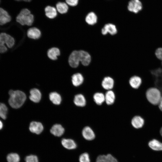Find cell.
Wrapping results in <instances>:
<instances>
[{"instance_id":"cell-40","label":"cell","mask_w":162,"mask_h":162,"mask_svg":"<svg viewBox=\"0 0 162 162\" xmlns=\"http://www.w3.org/2000/svg\"><path fill=\"white\" fill-rule=\"evenodd\" d=\"M161 64H162V62H161Z\"/></svg>"},{"instance_id":"cell-33","label":"cell","mask_w":162,"mask_h":162,"mask_svg":"<svg viewBox=\"0 0 162 162\" xmlns=\"http://www.w3.org/2000/svg\"><path fill=\"white\" fill-rule=\"evenodd\" d=\"M96 162H107L106 155H100L97 158Z\"/></svg>"},{"instance_id":"cell-32","label":"cell","mask_w":162,"mask_h":162,"mask_svg":"<svg viewBox=\"0 0 162 162\" xmlns=\"http://www.w3.org/2000/svg\"><path fill=\"white\" fill-rule=\"evenodd\" d=\"M155 55L156 58L162 61V47L157 48L155 52Z\"/></svg>"},{"instance_id":"cell-31","label":"cell","mask_w":162,"mask_h":162,"mask_svg":"<svg viewBox=\"0 0 162 162\" xmlns=\"http://www.w3.org/2000/svg\"><path fill=\"white\" fill-rule=\"evenodd\" d=\"M25 160L26 162H38L37 157L34 155H30L26 156Z\"/></svg>"},{"instance_id":"cell-24","label":"cell","mask_w":162,"mask_h":162,"mask_svg":"<svg viewBox=\"0 0 162 162\" xmlns=\"http://www.w3.org/2000/svg\"><path fill=\"white\" fill-rule=\"evenodd\" d=\"M148 145L149 147L154 150H162V143L156 139H154L150 141Z\"/></svg>"},{"instance_id":"cell-25","label":"cell","mask_w":162,"mask_h":162,"mask_svg":"<svg viewBox=\"0 0 162 162\" xmlns=\"http://www.w3.org/2000/svg\"><path fill=\"white\" fill-rule=\"evenodd\" d=\"M56 7L57 10L61 14H66L68 10V4L64 2H58L56 4Z\"/></svg>"},{"instance_id":"cell-15","label":"cell","mask_w":162,"mask_h":162,"mask_svg":"<svg viewBox=\"0 0 162 162\" xmlns=\"http://www.w3.org/2000/svg\"><path fill=\"white\" fill-rule=\"evenodd\" d=\"M114 81L113 79L109 76H106L103 80L101 85L103 88L108 90H111L114 86Z\"/></svg>"},{"instance_id":"cell-18","label":"cell","mask_w":162,"mask_h":162,"mask_svg":"<svg viewBox=\"0 0 162 162\" xmlns=\"http://www.w3.org/2000/svg\"><path fill=\"white\" fill-rule=\"evenodd\" d=\"M64 128L60 124H56L54 125L50 130L51 133L56 136H60L64 134Z\"/></svg>"},{"instance_id":"cell-7","label":"cell","mask_w":162,"mask_h":162,"mask_svg":"<svg viewBox=\"0 0 162 162\" xmlns=\"http://www.w3.org/2000/svg\"><path fill=\"white\" fill-rule=\"evenodd\" d=\"M101 32L104 35H106L108 33L111 35H114L117 33V29L116 26L111 23L105 24L101 28Z\"/></svg>"},{"instance_id":"cell-39","label":"cell","mask_w":162,"mask_h":162,"mask_svg":"<svg viewBox=\"0 0 162 162\" xmlns=\"http://www.w3.org/2000/svg\"><path fill=\"white\" fill-rule=\"evenodd\" d=\"M160 134L161 136L162 137V127L161 128L160 130Z\"/></svg>"},{"instance_id":"cell-11","label":"cell","mask_w":162,"mask_h":162,"mask_svg":"<svg viewBox=\"0 0 162 162\" xmlns=\"http://www.w3.org/2000/svg\"><path fill=\"white\" fill-rule=\"evenodd\" d=\"M47 57L50 60L55 61L58 59V57L61 54L59 49L56 47H53L49 48L47 52Z\"/></svg>"},{"instance_id":"cell-17","label":"cell","mask_w":162,"mask_h":162,"mask_svg":"<svg viewBox=\"0 0 162 162\" xmlns=\"http://www.w3.org/2000/svg\"><path fill=\"white\" fill-rule=\"evenodd\" d=\"M46 16L50 19H53L57 15L56 9L54 7L50 5L46 6L44 9Z\"/></svg>"},{"instance_id":"cell-9","label":"cell","mask_w":162,"mask_h":162,"mask_svg":"<svg viewBox=\"0 0 162 162\" xmlns=\"http://www.w3.org/2000/svg\"><path fill=\"white\" fill-rule=\"evenodd\" d=\"M132 126L134 128L138 129L141 128L145 123V120L141 116L138 115L134 116L131 120Z\"/></svg>"},{"instance_id":"cell-23","label":"cell","mask_w":162,"mask_h":162,"mask_svg":"<svg viewBox=\"0 0 162 162\" xmlns=\"http://www.w3.org/2000/svg\"><path fill=\"white\" fill-rule=\"evenodd\" d=\"M98 18L96 14L93 12L89 13L85 18L86 22L89 25H93L97 22Z\"/></svg>"},{"instance_id":"cell-6","label":"cell","mask_w":162,"mask_h":162,"mask_svg":"<svg viewBox=\"0 0 162 162\" xmlns=\"http://www.w3.org/2000/svg\"><path fill=\"white\" fill-rule=\"evenodd\" d=\"M142 8V3L139 0H131L129 2L128 7L129 11L135 14L140 11Z\"/></svg>"},{"instance_id":"cell-41","label":"cell","mask_w":162,"mask_h":162,"mask_svg":"<svg viewBox=\"0 0 162 162\" xmlns=\"http://www.w3.org/2000/svg\"></svg>"},{"instance_id":"cell-37","label":"cell","mask_w":162,"mask_h":162,"mask_svg":"<svg viewBox=\"0 0 162 162\" xmlns=\"http://www.w3.org/2000/svg\"><path fill=\"white\" fill-rule=\"evenodd\" d=\"M14 0L17 2H20V1H23L25 2H30L32 0Z\"/></svg>"},{"instance_id":"cell-36","label":"cell","mask_w":162,"mask_h":162,"mask_svg":"<svg viewBox=\"0 0 162 162\" xmlns=\"http://www.w3.org/2000/svg\"><path fill=\"white\" fill-rule=\"evenodd\" d=\"M158 106L160 110L162 111V96L160 99L159 103L158 105Z\"/></svg>"},{"instance_id":"cell-1","label":"cell","mask_w":162,"mask_h":162,"mask_svg":"<svg viewBox=\"0 0 162 162\" xmlns=\"http://www.w3.org/2000/svg\"><path fill=\"white\" fill-rule=\"evenodd\" d=\"M8 94L10 96L8 103L13 108L17 109L21 107L26 99L25 93L20 90H10L9 91Z\"/></svg>"},{"instance_id":"cell-16","label":"cell","mask_w":162,"mask_h":162,"mask_svg":"<svg viewBox=\"0 0 162 162\" xmlns=\"http://www.w3.org/2000/svg\"><path fill=\"white\" fill-rule=\"evenodd\" d=\"M30 99L34 103H38L40 100L41 94L40 91L38 89L33 88L31 89L30 92Z\"/></svg>"},{"instance_id":"cell-21","label":"cell","mask_w":162,"mask_h":162,"mask_svg":"<svg viewBox=\"0 0 162 162\" xmlns=\"http://www.w3.org/2000/svg\"><path fill=\"white\" fill-rule=\"evenodd\" d=\"M74 103L77 106H84L86 104V100L85 97L81 94L75 95L74 100Z\"/></svg>"},{"instance_id":"cell-14","label":"cell","mask_w":162,"mask_h":162,"mask_svg":"<svg viewBox=\"0 0 162 162\" xmlns=\"http://www.w3.org/2000/svg\"><path fill=\"white\" fill-rule=\"evenodd\" d=\"M82 134L84 138L87 140H92L95 137V134L94 131L89 126H86L83 128Z\"/></svg>"},{"instance_id":"cell-20","label":"cell","mask_w":162,"mask_h":162,"mask_svg":"<svg viewBox=\"0 0 162 162\" xmlns=\"http://www.w3.org/2000/svg\"><path fill=\"white\" fill-rule=\"evenodd\" d=\"M63 146L68 149H73L76 147L77 145L73 140L69 139H63L61 141Z\"/></svg>"},{"instance_id":"cell-2","label":"cell","mask_w":162,"mask_h":162,"mask_svg":"<svg viewBox=\"0 0 162 162\" xmlns=\"http://www.w3.org/2000/svg\"><path fill=\"white\" fill-rule=\"evenodd\" d=\"M16 21L22 26H30L34 21V16L28 8L21 10L16 17Z\"/></svg>"},{"instance_id":"cell-19","label":"cell","mask_w":162,"mask_h":162,"mask_svg":"<svg viewBox=\"0 0 162 162\" xmlns=\"http://www.w3.org/2000/svg\"><path fill=\"white\" fill-rule=\"evenodd\" d=\"M71 81L73 85L77 87L83 83L84 77L83 75L80 73H75L71 76Z\"/></svg>"},{"instance_id":"cell-34","label":"cell","mask_w":162,"mask_h":162,"mask_svg":"<svg viewBox=\"0 0 162 162\" xmlns=\"http://www.w3.org/2000/svg\"><path fill=\"white\" fill-rule=\"evenodd\" d=\"M79 0H65L67 4L71 6H76Z\"/></svg>"},{"instance_id":"cell-8","label":"cell","mask_w":162,"mask_h":162,"mask_svg":"<svg viewBox=\"0 0 162 162\" xmlns=\"http://www.w3.org/2000/svg\"><path fill=\"white\" fill-rule=\"evenodd\" d=\"M26 34L28 38L35 40L40 38L41 35V33L39 28L34 27L29 28L27 30Z\"/></svg>"},{"instance_id":"cell-29","label":"cell","mask_w":162,"mask_h":162,"mask_svg":"<svg viewBox=\"0 0 162 162\" xmlns=\"http://www.w3.org/2000/svg\"><path fill=\"white\" fill-rule=\"evenodd\" d=\"M20 158L19 155L16 153H11L7 157L8 162H19Z\"/></svg>"},{"instance_id":"cell-4","label":"cell","mask_w":162,"mask_h":162,"mask_svg":"<svg viewBox=\"0 0 162 162\" xmlns=\"http://www.w3.org/2000/svg\"><path fill=\"white\" fill-rule=\"evenodd\" d=\"M162 96L160 90L156 87L149 88L146 92V97L147 100L154 105L158 104Z\"/></svg>"},{"instance_id":"cell-26","label":"cell","mask_w":162,"mask_h":162,"mask_svg":"<svg viewBox=\"0 0 162 162\" xmlns=\"http://www.w3.org/2000/svg\"><path fill=\"white\" fill-rule=\"evenodd\" d=\"M49 98L51 101L56 105L60 104L62 101L60 95L56 92H52L50 94Z\"/></svg>"},{"instance_id":"cell-3","label":"cell","mask_w":162,"mask_h":162,"mask_svg":"<svg viewBox=\"0 0 162 162\" xmlns=\"http://www.w3.org/2000/svg\"><path fill=\"white\" fill-rule=\"evenodd\" d=\"M15 42L14 38L10 35L5 33H0V53L6 52L7 47L9 48L12 47Z\"/></svg>"},{"instance_id":"cell-28","label":"cell","mask_w":162,"mask_h":162,"mask_svg":"<svg viewBox=\"0 0 162 162\" xmlns=\"http://www.w3.org/2000/svg\"><path fill=\"white\" fill-rule=\"evenodd\" d=\"M8 109L6 105L2 103H0V117L3 119L7 118Z\"/></svg>"},{"instance_id":"cell-13","label":"cell","mask_w":162,"mask_h":162,"mask_svg":"<svg viewBox=\"0 0 162 162\" xmlns=\"http://www.w3.org/2000/svg\"><path fill=\"white\" fill-rule=\"evenodd\" d=\"M11 20V16L8 12L0 7V25H3L10 22Z\"/></svg>"},{"instance_id":"cell-22","label":"cell","mask_w":162,"mask_h":162,"mask_svg":"<svg viewBox=\"0 0 162 162\" xmlns=\"http://www.w3.org/2000/svg\"><path fill=\"white\" fill-rule=\"evenodd\" d=\"M105 95V102L108 105H111L114 102L115 95L114 92L112 90H108Z\"/></svg>"},{"instance_id":"cell-35","label":"cell","mask_w":162,"mask_h":162,"mask_svg":"<svg viewBox=\"0 0 162 162\" xmlns=\"http://www.w3.org/2000/svg\"><path fill=\"white\" fill-rule=\"evenodd\" d=\"M106 155L107 162H118L117 160L111 154H108Z\"/></svg>"},{"instance_id":"cell-10","label":"cell","mask_w":162,"mask_h":162,"mask_svg":"<svg viewBox=\"0 0 162 162\" xmlns=\"http://www.w3.org/2000/svg\"><path fill=\"white\" fill-rule=\"evenodd\" d=\"M142 79L140 76L134 75L131 76L129 80V83L130 87L133 89H138L141 85Z\"/></svg>"},{"instance_id":"cell-38","label":"cell","mask_w":162,"mask_h":162,"mask_svg":"<svg viewBox=\"0 0 162 162\" xmlns=\"http://www.w3.org/2000/svg\"><path fill=\"white\" fill-rule=\"evenodd\" d=\"M3 124L2 122L0 120V130H1L3 128Z\"/></svg>"},{"instance_id":"cell-30","label":"cell","mask_w":162,"mask_h":162,"mask_svg":"<svg viewBox=\"0 0 162 162\" xmlns=\"http://www.w3.org/2000/svg\"><path fill=\"white\" fill-rule=\"evenodd\" d=\"M80 162H91L88 154L86 152L83 153L80 156Z\"/></svg>"},{"instance_id":"cell-12","label":"cell","mask_w":162,"mask_h":162,"mask_svg":"<svg viewBox=\"0 0 162 162\" xmlns=\"http://www.w3.org/2000/svg\"><path fill=\"white\" fill-rule=\"evenodd\" d=\"M29 129L32 133L39 134L43 130L44 127L41 123L33 121L30 123Z\"/></svg>"},{"instance_id":"cell-5","label":"cell","mask_w":162,"mask_h":162,"mask_svg":"<svg viewBox=\"0 0 162 162\" xmlns=\"http://www.w3.org/2000/svg\"><path fill=\"white\" fill-rule=\"evenodd\" d=\"M81 58L79 50L73 51L69 55L68 62L69 65L73 68H76L79 66Z\"/></svg>"},{"instance_id":"cell-27","label":"cell","mask_w":162,"mask_h":162,"mask_svg":"<svg viewBox=\"0 0 162 162\" xmlns=\"http://www.w3.org/2000/svg\"><path fill=\"white\" fill-rule=\"evenodd\" d=\"M93 98L95 103L98 105H101L105 102V95L101 92L95 93L93 95Z\"/></svg>"}]
</instances>
